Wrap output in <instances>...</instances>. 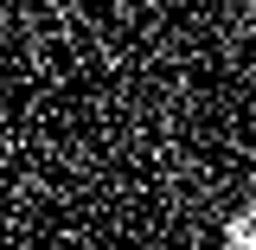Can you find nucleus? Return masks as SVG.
Listing matches in <instances>:
<instances>
[{
    "instance_id": "nucleus-1",
    "label": "nucleus",
    "mask_w": 256,
    "mask_h": 250,
    "mask_svg": "<svg viewBox=\"0 0 256 250\" xmlns=\"http://www.w3.org/2000/svg\"><path fill=\"white\" fill-rule=\"evenodd\" d=\"M224 250H256V205L224 218Z\"/></svg>"
}]
</instances>
